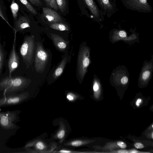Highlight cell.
I'll return each mask as SVG.
<instances>
[{
  "mask_svg": "<svg viewBox=\"0 0 153 153\" xmlns=\"http://www.w3.org/2000/svg\"><path fill=\"white\" fill-rule=\"evenodd\" d=\"M35 39L34 35L25 37L23 42L19 49V52L26 66L32 61L35 48Z\"/></svg>",
  "mask_w": 153,
  "mask_h": 153,
  "instance_id": "obj_1",
  "label": "cell"
},
{
  "mask_svg": "<svg viewBox=\"0 0 153 153\" xmlns=\"http://www.w3.org/2000/svg\"><path fill=\"white\" fill-rule=\"evenodd\" d=\"M90 50L86 47H82L79 52L78 58V74L82 79L84 78L90 64Z\"/></svg>",
  "mask_w": 153,
  "mask_h": 153,
  "instance_id": "obj_2",
  "label": "cell"
},
{
  "mask_svg": "<svg viewBox=\"0 0 153 153\" xmlns=\"http://www.w3.org/2000/svg\"><path fill=\"white\" fill-rule=\"evenodd\" d=\"M123 6L127 9L139 12L151 13L152 8L147 0H121Z\"/></svg>",
  "mask_w": 153,
  "mask_h": 153,
  "instance_id": "obj_3",
  "label": "cell"
},
{
  "mask_svg": "<svg viewBox=\"0 0 153 153\" xmlns=\"http://www.w3.org/2000/svg\"><path fill=\"white\" fill-rule=\"evenodd\" d=\"M48 54L41 44L36 43L35 68L38 73H42L45 70L48 60Z\"/></svg>",
  "mask_w": 153,
  "mask_h": 153,
  "instance_id": "obj_4",
  "label": "cell"
},
{
  "mask_svg": "<svg viewBox=\"0 0 153 153\" xmlns=\"http://www.w3.org/2000/svg\"><path fill=\"white\" fill-rule=\"evenodd\" d=\"M29 80L24 77L18 76H7L3 78L0 82V87L7 89L18 88L26 85Z\"/></svg>",
  "mask_w": 153,
  "mask_h": 153,
  "instance_id": "obj_5",
  "label": "cell"
},
{
  "mask_svg": "<svg viewBox=\"0 0 153 153\" xmlns=\"http://www.w3.org/2000/svg\"><path fill=\"white\" fill-rule=\"evenodd\" d=\"M16 38L14 40L11 49L6 62V66L9 76L18 68L20 64L19 57L16 50Z\"/></svg>",
  "mask_w": 153,
  "mask_h": 153,
  "instance_id": "obj_6",
  "label": "cell"
},
{
  "mask_svg": "<svg viewBox=\"0 0 153 153\" xmlns=\"http://www.w3.org/2000/svg\"><path fill=\"white\" fill-rule=\"evenodd\" d=\"M83 1L93 17L94 20L100 23L103 22L105 16L104 13L97 6L94 0Z\"/></svg>",
  "mask_w": 153,
  "mask_h": 153,
  "instance_id": "obj_7",
  "label": "cell"
},
{
  "mask_svg": "<svg viewBox=\"0 0 153 153\" xmlns=\"http://www.w3.org/2000/svg\"><path fill=\"white\" fill-rule=\"evenodd\" d=\"M104 16L109 18L112 17L117 11L115 1L113 0H96Z\"/></svg>",
  "mask_w": 153,
  "mask_h": 153,
  "instance_id": "obj_8",
  "label": "cell"
},
{
  "mask_svg": "<svg viewBox=\"0 0 153 153\" xmlns=\"http://www.w3.org/2000/svg\"><path fill=\"white\" fill-rule=\"evenodd\" d=\"M44 16L47 20L52 24L61 23L63 20L60 15L57 12L47 8L43 9Z\"/></svg>",
  "mask_w": 153,
  "mask_h": 153,
  "instance_id": "obj_9",
  "label": "cell"
},
{
  "mask_svg": "<svg viewBox=\"0 0 153 153\" xmlns=\"http://www.w3.org/2000/svg\"><path fill=\"white\" fill-rule=\"evenodd\" d=\"M30 27V23L25 16H22L16 22L14 30L16 32H22L27 28Z\"/></svg>",
  "mask_w": 153,
  "mask_h": 153,
  "instance_id": "obj_10",
  "label": "cell"
},
{
  "mask_svg": "<svg viewBox=\"0 0 153 153\" xmlns=\"http://www.w3.org/2000/svg\"><path fill=\"white\" fill-rule=\"evenodd\" d=\"M51 38L55 46L59 49L63 50L67 47V43L60 36L54 34H51Z\"/></svg>",
  "mask_w": 153,
  "mask_h": 153,
  "instance_id": "obj_11",
  "label": "cell"
},
{
  "mask_svg": "<svg viewBox=\"0 0 153 153\" xmlns=\"http://www.w3.org/2000/svg\"><path fill=\"white\" fill-rule=\"evenodd\" d=\"M7 52L1 43L0 37V76L2 75L6 63Z\"/></svg>",
  "mask_w": 153,
  "mask_h": 153,
  "instance_id": "obj_12",
  "label": "cell"
},
{
  "mask_svg": "<svg viewBox=\"0 0 153 153\" xmlns=\"http://www.w3.org/2000/svg\"><path fill=\"white\" fill-rule=\"evenodd\" d=\"M67 61V58L66 57H65L62 60L60 65L56 69L54 73L53 76L54 79L57 78L63 73Z\"/></svg>",
  "mask_w": 153,
  "mask_h": 153,
  "instance_id": "obj_13",
  "label": "cell"
},
{
  "mask_svg": "<svg viewBox=\"0 0 153 153\" xmlns=\"http://www.w3.org/2000/svg\"><path fill=\"white\" fill-rule=\"evenodd\" d=\"M50 27L52 29L61 31H68L69 30L67 25L62 23L52 24Z\"/></svg>",
  "mask_w": 153,
  "mask_h": 153,
  "instance_id": "obj_14",
  "label": "cell"
},
{
  "mask_svg": "<svg viewBox=\"0 0 153 153\" xmlns=\"http://www.w3.org/2000/svg\"><path fill=\"white\" fill-rule=\"evenodd\" d=\"M12 15L14 19L16 20L18 16V13L19 9V6L14 0H12V4L10 6Z\"/></svg>",
  "mask_w": 153,
  "mask_h": 153,
  "instance_id": "obj_15",
  "label": "cell"
},
{
  "mask_svg": "<svg viewBox=\"0 0 153 153\" xmlns=\"http://www.w3.org/2000/svg\"><path fill=\"white\" fill-rule=\"evenodd\" d=\"M26 8L33 15H36L37 12L36 10L33 8L30 4L27 1V0H19Z\"/></svg>",
  "mask_w": 153,
  "mask_h": 153,
  "instance_id": "obj_16",
  "label": "cell"
},
{
  "mask_svg": "<svg viewBox=\"0 0 153 153\" xmlns=\"http://www.w3.org/2000/svg\"><path fill=\"white\" fill-rule=\"evenodd\" d=\"M58 8L62 12H64L66 10L67 3L66 0H56Z\"/></svg>",
  "mask_w": 153,
  "mask_h": 153,
  "instance_id": "obj_17",
  "label": "cell"
},
{
  "mask_svg": "<svg viewBox=\"0 0 153 153\" xmlns=\"http://www.w3.org/2000/svg\"><path fill=\"white\" fill-rule=\"evenodd\" d=\"M46 4L51 8L57 11L58 7L57 4L56 0H44Z\"/></svg>",
  "mask_w": 153,
  "mask_h": 153,
  "instance_id": "obj_18",
  "label": "cell"
},
{
  "mask_svg": "<svg viewBox=\"0 0 153 153\" xmlns=\"http://www.w3.org/2000/svg\"><path fill=\"white\" fill-rule=\"evenodd\" d=\"M84 142L83 141L77 140L69 142L68 144L69 146L73 147H80L84 144Z\"/></svg>",
  "mask_w": 153,
  "mask_h": 153,
  "instance_id": "obj_19",
  "label": "cell"
},
{
  "mask_svg": "<svg viewBox=\"0 0 153 153\" xmlns=\"http://www.w3.org/2000/svg\"><path fill=\"white\" fill-rule=\"evenodd\" d=\"M100 90V86L99 83L97 81H94L93 86V90L95 96L97 97V95H99Z\"/></svg>",
  "mask_w": 153,
  "mask_h": 153,
  "instance_id": "obj_20",
  "label": "cell"
},
{
  "mask_svg": "<svg viewBox=\"0 0 153 153\" xmlns=\"http://www.w3.org/2000/svg\"><path fill=\"white\" fill-rule=\"evenodd\" d=\"M36 148L39 150H43L46 148V146L43 142L38 141L36 145Z\"/></svg>",
  "mask_w": 153,
  "mask_h": 153,
  "instance_id": "obj_21",
  "label": "cell"
},
{
  "mask_svg": "<svg viewBox=\"0 0 153 153\" xmlns=\"http://www.w3.org/2000/svg\"><path fill=\"white\" fill-rule=\"evenodd\" d=\"M150 74V72L149 71H144L142 74V79L144 80H147L149 77Z\"/></svg>",
  "mask_w": 153,
  "mask_h": 153,
  "instance_id": "obj_22",
  "label": "cell"
},
{
  "mask_svg": "<svg viewBox=\"0 0 153 153\" xmlns=\"http://www.w3.org/2000/svg\"><path fill=\"white\" fill-rule=\"evenodd\" d=\"M65 133V131L64 130H61L58 133L57 136L59 139L61 140V139H63L64 137Z\"/></svg>",
  "mask_w": 153,
  "mask_h": 153,
  "instance_id": "obj_23",
  "label": "cell"
},
{
  "mask_svg": "<svg viewBox=\"0 0 153 153\" xmlns=\"http://www.w3.org/2000/svg\"><path fill=\"white\" fill-rule=\"evenodd\" d=\"M1 122L3 126H6L8 124V118L3 116L1 118Z\"/></svg>",
  "mask_w": 153,
  "mask_h": 153,
  "instance_id": "obj_24",
  "label": "cell"
},
{
  "mask_svg": "<svg viewBox=\"0 0 153 153\" xmlns=\"http://www.w3.org/2000/svg\"><path fill=\"white\" fill-rule=\"evenodd\" d=\"M19 101V98L16 97V98L8 99V102L9 104H15L18 103Z\"/></svg>",
  "mask_w": 153,
  "mask_h": 153,
  "instance_id": "obj_25",
  "label": "cell"
},
{
  "mask_svg": "<svg viewBox=\"0 0 153 153\" xmlns=\"http://www.w3.org/2000/svg\"><path fill=\"white\" fill-rule=\"evenodd\" d=\"M29 1L33 5L37 7H39L42 5L40 0H29Z\"/></svg>",
  "mask_w": 153,
  "mask_h": 153,
  "instance_id": "obj_26",
  "label": "cell"
},
{
  "mask_svg": "<svg viewBox=\"0 0 153 153\" xmlns=\"http://www.w3.org/2000/svg\"><path fill=\"white\" fill-rule=\"evenodd\" d=\"M0 17H1V18L4 20L5 21H6V22L8 23V24L10 26V25L9 24V23L8 22V21L7 20L6 18H5V17L4 15V14L3 13V11H2V7L1 6V1H0Z\"/></svg>",
  "mask_w": 153,
  "mask_h": 153,
  "instance_id": "obj_27",
  "label": "cell"
},
{
  "mask_svg": "<svg viewBox=\"0 0 153 153\" xmlns=\"http://www.w3.org/2000/svg\"><path fill=\"white\" fill-rule=\"evenodd\" d=\"M117 144L121 148L125 149L127 147L126 144L122 141L118 142Z\"/></svg>",
  "mask_w": 153,
  "mask_h": 153,
  "instance_id": "obj_28",
  "label": "cell"
},
{
  "mask_svg": "<svg viewBox=\"0 0 153 153\" xmlns=\"http://www.w3.org/2000/svg\"><path fill=\"white\" fill-rule=\"evenodd\" d=\"M128 82V78L126 76L122 78L121 80V82L122 84L124 85L127 84Z\"/></svg>",
  "mask_w": 153,
  "mask_h": 153,
  "instance_id": "obj_29",
  "label": "cell"
},
{
  "mask_svg": "<svg viewBox=\"0 0 153 153\" xmlns=\"http://www.w3.org/2000/svg\"><path fill=\"white\" fill-rule=\"evenodd\" d=\"M134 146L136 148L138 149H142L144 147V145L140 142L135 143L134 145Z\"/></svg>",
  "mask_w": 153,
  "mask_h": 153,
  "instance_id": "obj_30",
  "label": "cell"
},
{
  "mask_svg": "<svg viewBox=\"0 0 153 153\" xmlns=\"http://www.w3.org/2000/svg\"><path fill=\"white\" fill-rule=\"evenodd\" d=\"M118 34L119 36L122 38L126 37L127 36L126 32L123 30H121L119 31Z\"/></svg>",
  "mask_w": 153,
  "mask_h": 153,
  "instance_id": "obj_31",
  "label": "cell"
},
{
  "mask_svg": "<svg viewBox=\"0 0 153 153\" xmlns=\"http://www.w3.org/2000/svg\"><path fill=\"white\" fill-rule=\"evenodd\" d=\"M74 96L73 94L69 93L68 94L67 96V98L69 101H72L74 99Z\"/></svg>",
  "mask_w": 153,
  "mask_h": 153,
  "instance_id": "obj_32",
  "label": "cell"
},
{
  "mask_svg": "<svg viewBox=\"0 0 153 153\" xmlns=\"http://www.w3.org/2000/svg\"><path fill=\"white\" fill-rule=\"evenodd\" d=\"M142 100L141 98H139L137 99L136 102V105L139 107L141 104L142 102Z\"/></svg>",
  "mask_w": 153,
  "mask_h": 153,
  "instance_id": "obj_33",
  "label": "cell"
},
{
  "mask_svg": "<svg viewBox=\"0 0 153 153\" xmlns=\"http://www.w3.org/2000/svg\"><path fill=\"white\" fill-rule=\"evenodd\" d=\"M129 151V153H148L147 152H141L135 149L131 150Z\"/></svg>",
  "mask_w": 153,
  "mask_h": 153,
  "instance_id": "obj_34",
  "label": "cell"
},
{
  "mask_svg": "<svg viewBox=\"0 0 153 153\" xmlns=\"http://www.w3.org/2000/svg\"><path fill=\"white\" fill-rule=\"evenodd\" d=\"M59 152L61 153H72L73 152L71 150L63 149L60 150Z\"/></svg>",
  "mask_w": 153,
  "mask_h": 153,
  "instance_id": "obj_35",
  "label": "cell"
},
{
  "mask_svg": "<svg viewBox=\"0 0 153 153\" xmlns=\"http://www.w3.org/2000/svg\"><path fill=\"white\" fill-rule=\"evenodd\" d=\"M117 152L119 153H129V151L126 150H120Z\"/></svg>",
  "mask_w": 153,
  "mask_h": 153,
  "instance_id": "obj_36",
  "label": "cell"
}]
</instances>
